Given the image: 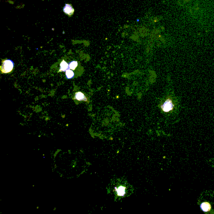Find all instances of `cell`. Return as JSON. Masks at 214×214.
Returning a JSON list of instances; mask_svg holds the SVG:
<instances>
[{
	"label": "cell",
	"mask_w": 214,
	"mask_h": 214,
	"mask_svg": "<svg viewBox=\"0 0 214 214\" xmlns=\"http://www.w3.org/2000/svg\"><path fill=\"white\" fill-rule=\"evenodd\" d=\"M2 64L0 68L1 72L2 73H9L11 72L14 67L13 62L10 59H5L2 60Z\"/></svg>",
	"instance_id": "1"
},
{
	"label": "cell",
	"mask_w": 214,
	"mask_h": 214,
	"mask_svg": "<svg viewBox=\"0 0 214 214\" xmlns=\"http://www.w3.org/2000/svg\"><path fill=\"white\" fill-rule=\"evenodd\" d=\"M175 106V105L172 99L170 96H168L167 97L165 101L161 103L160 107L163 112H169L173 110Z\"/></svg>",
	"instance_id": "2"
},
{
	"label": "cell",
	"mask_w": 214,
	"mask_h": 214,
	"mask_svg": "<svg viewBox=\"0 0 214 214\" xmlns=\"http://www.w3.org/2000/svg\"><path fill=\"white\" fill-rule=\"evenodd\" d=\"M200 209L205 213L210 212L212 209V205L210 203L207 201H205L200 205Z\"/></svg>",
	"instance_id": "3"
},
{
	"label": "cell",
	"mask_w": 214,
	"mask_h": 214,
	"mask_svg": "<svg viewBox=\"0 0 214 214\" xmlns=\"http://www.w3.org/2000/svg\"><path fill=\"white\" fill-rule=\"evenodd\" d=\"M63 11L64 13L68 16H71L74 13L75 10L71 4L66 3L63 7Z\"/></svg>",
	"instance_id": "4"
},
{
	"label": "cell",
	"mask_w": 214,
	"mask_h": 214,
	"mask_svg": "<svg viewBox=\"0 0 214 214\" xmlns=\"http://www.w3.org/2000/svg\"><path fill=\"white\" fill-rule=\"evenodd\" d=\"M74 99L79 101H84L86 102L88 101V98L87 97L84 95V93L81 92H78L75 93Z\"/></svg>",
	"instance_id": "5"
},
{
	"label": "cell",
	"mask_w": 214,
	"mask_h": 214,
	"mask_svg": "<svg viewBox=\"0 0 214 214\" xmlns=\"http://www.w3.org/2000/svg\"><path fill=\"white\" fill-rule=\"evenodd\" d=\"M70 69L69 64L67 63L65 61L63 60L60 64V68L59 72H65L68 70Z\"/></svg>",
	"instance_id": "6"
},
{
	"label": "cell",
	"mask_w": 214,
	"mask_h": 214,
	"mask_svg": "<svg viewBox=\"0 0 214 214\" xmlns=\"http://www.w3.org/2000/svg\"><path fill=\"white\" fill-rule=\"evenodd\" d=\"M126 188V187L122 186H120L118 188H117L116 187L115 188L116 191L117 192L118 195L119 196H124L125 193H126V192H125Z\"/></svg>",
	"instance_id": "7"
},
{
	"label": "cell",
	"mask_w": 214,
	"mask_h": 214,
	"mask_svg": "<svg viewBox=\"0 0 214 214\" xmlns=\"http://www.w3.org/2000/svg\"><path fill=\"white\" fill-rule=\"evenodd\" d=\"M66 77L68 79L73 78L75 76V73L72 70L69 69L65 72Z\"/></svg>",
	"instance_id": "8"
},
{
	"label": "cell",
	"mask_w": 214,
	"mask_h": 214,
	"mask_svg": "<svg viewBox=\"0 0 214 214\" xmlns=\"http://www.w3.org/2000/svg\"><path fill=\"white\" fill-rule=\"evenodd\" d=\"M70 69L75 70L78 66V62L76 61H72L69 63Z\"/></svg>",
	"instance_id": "9"
}]
</instances>
